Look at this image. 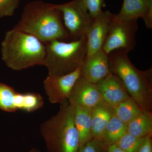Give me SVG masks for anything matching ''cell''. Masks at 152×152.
I'll list each match as a JSON object with an SVG mask.
<instances>
[{
    "label": "cell",
    "mask_w": 152,
    "mask_h": 152,
    "mask_svg": "<svg viewBox=\"0 0 152 152\" xmlns=\"http://www.w3.org/2000/svg\"><path fill=\"white\" fill-rule=\"evenodd\" d=\"M114 14L109 10L102 11L94 18L91 28L87 33V56L92 55L102 48L109 30Z\"/></svg>",
    "instance_id": "11"
},
{
    "label": "cell",
    "mask_w": 152,
    "mask_h": 152,
    "mask_svg": "<svg viewBox=\"0 0 152 152\" xmlns=\"http://www.w3.org/2000/svg\"><path fill=\"white\" fill-rule=\"evenodd\" d=\"M74 120L80 137V145L92 138L91 110L73 106Z\"/></svg>",
    "instance_id": "16"
},
{
    "label": "cell",
    "mask_w": 152,
    "mask_h": 152,
    "mask_svg": "<svg viewBox=\"0 0 152 152\" xmlns=\"http://www.w3.org/2000/svg\"><path fill=\"white\" fill-rule=\"evenodd\" d=\"M14 28L34 36L44 44L54 40L69 42L62 14L56 4L34 1L24 8Z\"/></svg>",
    "instance_id": "1"
},
{
    "label": "cell",
    "mask_w": 152,
    "mask_h": 152,
    "mask_svg": "<svg viewBox=\"0 0 152 152\" xmlns=\"http://www.w3.org/2000/svg\"><path fill=\"white\" fill-rule=\"evenodd\" d=\"M146 137H138L127 132L115 144L124 152H138Z\"/></svg>",
    "instance_id": "20"
},
{
    "label": "cell",
    "mask_w": 152,
    "mask_h": 152,
    "mask_svg": "<svg viewBox=\"0 0 152 152\" xmlns=\"http://www.w3.org/2000/svg\"><path fill=\"white\" fill-rule=\"evenodd\" d=\"M107 152H124L116 144H112L108 146Z\"/></svg>",
    "instance_id": "25"
},
{
    "label": "cell",
    "mask_w": 152,
    "mask_h": 152,
    "mask_svg": "<svg viewBox=\"0 0 152 152\" xmlns=\"http://www.w3.org/2000/svg\"><path fill=\"white\" fill-rule=\"evenodd\" d=\"M68 100L73 106H80L91 110L105 103L97 85L81 76L75 83Z\"/></svg>",
    "instance_id": "10"
},
{
    "label": "cell",
    "mask_w": 152,
    "mask_h": 152,
    "mask_svg": "<svg viewBox=\"0 0 152 152\" xmlns=\"http://www.w3.org/2000/svg\"><path fill=\"white\" fill-rule=\"evenodd\" d=\"M87 43L85 35L77 41L54 40L45 44L46 54L44 66L48 69V75H64L81 67L87 56Z\"/></svg>",
    "instance_id": "5"
},
{
    "label": "cell",
    "mask_w": 152,
    "mask_h": 152,
    "mask_svg": "<svg viewBox=\"0 0 152 152\" xmlns=\"http://www.w3.org/2000/svg\"><path fill=\"white\" fill-rule=\"evenodd\" d=\"M116 18L120 20L142 18L148 28H152V0H124Z\"/></svg>",
    "instance_id": "14"
},
{
    "label": "cell",
    "mask_w": 152,
    "mask_h": 152,
    "mask_svg": "<svg viewBox=\"0 0 152 152\" xmlns=\"http://www.w3.org/2000/svg\"><path fill=\"white\" fill-rule=\"evenodd\" d=\"M2 59L7 66L20 71L44 65L45 45L34 36L13 28L6 33L1 44Z\"/></svg>",
    "instance_id": "3"
},
{
    "label": "cell",
    "mask_w": 152,
    "mask_h": 152,
    "mask_svg": "<svg viewBox=\"0 0 152 152\" xmlns=\"http://www.w3.org/2000/svg\"><path fill=\"white\" fill-rule=\"evenodd\" d=\"M96 85L104 102L113 108L130 98L121 80L113 74H110Z\"/></svg>",
    "instance_id": "13"
},
{
    "label": "cell",
    "mask_w": 152,
    "mask_h": 152,
    "mask_svg": "<svg viewBox=\"0 0 152 152\" xmlns=\"http://www.w3.org/2000/svg\"><path fill=\"white\" fill-rule=\"evenodd\" d=\"M40 133L49 152H77L80 137L74 120V107L68 99L59 110L41 125Z\"/></svg>",
    "instance_id": "4"
},
{
    "label": "cell",
    "mask_w": 152,
    "mask_h": 152,
    "mask_svg": "<svg viewBox=\"0 0 152 152\" xmlns=\"http://www.w3.org/2000/svg\"><path fill=\"white\" fill-rule=\"evenodd\" d=\"M108 147L99 139L92 138L86 143L80 146L77 152H107Z\"/></svg>",
    "instance_id": "21"
},
{
    "label": "cell",
    "mask_w": 152,
    "mask_h": 152,
    "mask_svg": "<svg viewBox=\"0 0 152 152\" xmlns=\"http://www.w3.org/2000/svg\"><path fill=\"white\" fill-rule=\"evenodd\" d=\"M114 114V109L106 103L92 109L93 138L99 139L102 141L106 126Z\"/></svg>",
    "instance_id": "15"
},
{
    "label": "cell",
    "mask_w": 152,
    "mask_h": 152,
    "mask_svg": "<svg viewBox=\"0 0 152 152\" xmlns=\"http://www.w3.org/2000/svg\"><path fill=\"white\" fill-rule=\"evenodd\" d=\"M90 15L95 18L102 10L104 4V0H82Z\"/></svg>",
    "instance_id": "23"
},
{
    "label": "cell",
    "mask_w": 152,
    "mask_h": 152,
    "mask_svg": "<svg viewBox=\"0 0 152 152\" xmlns=\"http://www.w3.org/2000/svg\"><path fill=\"white\" fill-rule=\"evenodd\" d=\"M127 132V125L114 114L106 126L102 141L108 146L116 143Z\"/></svg>",
    "instance_id": "18"
},
{
    "label": "cell",
    "mask_w": 152,
    "mask_h": 152,
    "mask_svg": "<svg viewBox=\"0 0 152 152\" xmlns=\"http://www.w3.org/2000/svg\"><path fill=\"white\" fill-rule=\"evenodd\" d=\"M138 29L137 20H120L114 14L107 37L102 49L108 54L115 50L122 49L129 53L135 47L136 34Z\"/></svg>",
    "instance_id": "7"
},
{
    "label": "cell",
    "mask_w": 152,
    "mask_h": 152,
    "mask_svg": "<svg viewBox=\"0 0 152 152\" xmlns=\"http://www.w3.org/2000/svg\"><path fill=\"white\" fill-rule=\"evenodd\" d=\"M56 6L62 14L69 42L78 40L86 35L91 28L94 18L90 15L82 0H73Z\"/></svg>",
    "instance_id": "6"
},
{
    "label": "cell",
    "mask_w": 152,
    "mask_h": 152,
    "mask_svg": "<svg viewBox=\"0 0 152 152\" xmlns=\"http://www.w3.org/2000/svg\"><path fill=\"white\" fill-rule=\"evenodd\" d=\"M111 73L121 80L130 97L143 110L151 111L152 68L140 70L131 61L128 53L115 50L108 54Z\"/></svg>",
    "instance_id": "2"
},
{
    "label": "cell",
    "mask_w": 152,
    "mask_h": 152,
    "mask_svg": "<svg viewBox=\"0 0 152 152\" xmlns=\"http://www.w3.org/2000/svg\"><path fill=\"white\" fill-rule=\"evenodd\" d=\"M81 74V67L64 75L48 76L44 81V86L50 102L60 104L68 99L72 88L80 77Z\"/></svg>",
    "instance_id": "9"
},
{
    "label": "cell",
    "mask_w": 152,
    "mask_h": 152,
    "mask_svg": "<svg viewBox=\"0 0 152 152\" xmlns=\"http://www.w3.org/2000/svg\"><path fill=\"white\" fill-rule=\"evenodd\" d=\"M20 0H0V18L10 16L18 7Z\"/></svg>",
    "instance_id": "22"
},
{
    "label": "cell",
    "mask_w": 152,
    "mask_h": 152,
    "mask_svg": "<svg viewBox=\"0 0 152 152\" xmlns=\"http://www.w3.org/2000/svg\"><path fill=\"white\" fill-rule=\"evenodd\" d=\"M110 73L108 55L102 49L87 56L81 66V76L96 84Z\"/></svg>",
    "instance_id": "12"
},
{
    "label": "cell",
    "mask_w": 152,
    "mask_h": 152,
    "mask_svg": "<svg viewBox=\"0 0 152 152\" xmlns=\"http://www.w3.org/2000/svg\"><path fill=\"white\" fill-rule=\"evenodd\" d=\"M143 110L131 97L122 102L114 109L115 114L127 125Z\"/></svg>",
    "instance_id": "19"
},
{
    "label": "cell",
    "mask_w": 152,
    "mask_h": 152,
    "mask_svg": "<svg viewBox=\"0 0 152 152\" xmlns=\"http://www.w3.org/2000/svg\"><path fill=\"white\" fill-rule=\"evenodd\" d=\"M43 99L36 93L20 94L13 88L0 82V109L7 112L18 110L32 112L41 108Z\"/></svg>",
    "instance_id": "8"
},
{
    "label": "cell",
    "mask_w": 152,
    "mask_h": 152,
    "mask_svg": "<svg viewBox=\"0 0 152 152\" xmlns=\"http://www.w3.org/2000/svg\"><path fill=\"white\" fill-rule=\"evenodd\" d=\"M40 152L39 151H38V150L37 149H33L31 150L29 152Z\"/></svg>",
    "instance_id": "26"
},
{
    "label": "cell",
    "mask_w": 152,
    "mask_h": 152,
    "mask_svg": "<svg viewBox=\"0 0 152 152\" xmlns=\"http://www.w3.org/2000/svg\"><path fill=\"white\" fill-rule=\"evenodd\" d=\"M127 132L138 137L152 135V113L142 110L127 125Z\"/></svg>",
    "instance_id": "17"
},
{
    "label": "cell",
    "mask_w": 152,
    "mask_h": 152,
    "mask_svg": "<svg viewBox=\"0 0 152 152\" xmlns=\"http://www.w3.org/2000/svg\"><path fill=\"white\" fill-rule=\"evenodd\" d=\"M138 152H152V135L146 137Z\"/></svg>",
    "instance_id": "24"
}]
</instances>
